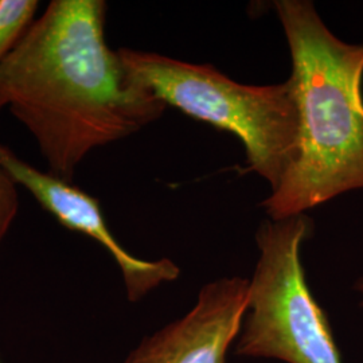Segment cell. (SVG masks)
<instances>
[{"label": "cell", "mask_w": 363, "mask_h": 363, "mask_svg": "<svg viewBox=\"0 0 363 363\" xmlns=\"http://www.w3.org/2000/svg\"><path fill=\"white\" fill-rule=\"evenodd\" d=\"M355 288H357V291H358V292L362 295V301H361V306H363V277L362 279H359V280H358V283H357Z\"/></svg>", "instance_id": "cell-9"}, {"label": "cell", "mask_w": 363, "mask_h": 363, "mask_svg": "<svg viewBox=\"0 0 363 363\" xmlns=\"http://www.w3.org/2000/svg\"><path fill=\"white\" fill-rule=\"evenodd\" d=\"M35 0H0V62L34 21Z\"/></svg>", "instance_id": "cell-7"}, {"label": "cell", "mask_w": 363, "mask_h": 363, "mask_svg": "<svg viewBox=\"0 0 363 363\" xmlns=\"http://www.w3.org/2000/svg\"><path fill=\"white\" fill-rule=\"evenodd\" d=\"M135 84L166 105L237 136L247 169L274 190L298 157V111L291 82L244 85L211 65L183 62L156 52L118 49Z\"/></svg>", "instance_id": "cell-3"}, {"label": "cell", "mask_w": 363, "mask_h": 363, "mask_svg": "<svg viewBox=\"0 0 363 363\" xmlns=\"http://www.w3.org/2000/svg\"><path fill=\"white\" fill-rule=\"evenodd\" d=\"M249 300V280L220 277L201 289L194 307L157 330L124 363H225L240 334Z\"/></svg>", "instance_id": "cell-6"}, {"label": "cell", "mask_w": 363, "mask_h": 363, "mask_svg": "<svg viewBox=\"0 0 363 363\" xmlns=\"http://www.w3.org/2000/svg\"><path fill=\"white\" fill-rule=\"evenodd\" d=\"M312 229L306 214L259 225V261L234 343L237 355L286 363H342L328 319L310 291L301 264V247Z\"/></svg>", "instance_id": "cell-4"}, {"label": "cell", "mask_w": 363, "mask_h": 363, "mask_svg": "<svg viewBox=\"0 0 363 363\" xmlns=\"http://www.w3.org/2000/svg\"><path fill=\"white\" fill-rule=\"evenodd\" d=\"M298 105V157L262 201L283 220L363 190V43L334 35L308 0H277Z\"/></svg>", "instance_id": "cell-2"}, {"label": "cell", "mask_w": 363, "mask_h": 363, "mask_svg": "<svg viewBox=\"0 0 363 363\" xmlns=\"http://www.w3.org/2000/svg\"><path fill=\"white\" fill-rule=\"evenodd\" d=\"M0 163L33 195L39 205L67 229L97 241L116 261L130 301H139L157 286L179 277L178 265L169 259L148 261L132 256L111 233L97 198L72 182L39 171L0 144Z\"/></svg>", "instance_id": "cell-5"}, {"label": "cell", "mask_w": 363, "mask_h": 363, "mask_svg": "<svg viewBox=\"0 0 363 363\" xmlns=\"http://www.w3.org/2000/svg\"><path fill=\"white\" fill-rule=\"evenodd\" d=\"M106 3L54 0L0 62V99L72 182L91 150L156 121L167 105L128 77L105 42Z\"/></svg>", "instance_id": "cell-1"}, {"label": "cell", "mask_w": 363, "mask_h": 363, "mask_svg": "<svg viewBox=\"0 0 363 363\" xmlns=\"http://www.w3.org/2000/svg\"><path fill=\"white\" fill-rule=\"evenodd\" d=\"M0 363H1V361H0Z\"/></svg>", "instance_id": "cell-10"}, {"label": "cell", "mask_w": 363, "mask_h": 363, "mask_svg": "<svg viewBox=\"0 0 363 363\" xmlns=\"http://www.w3.org/2000/svg\"><path fill=\"white\" fill-rule=\"evenodd\" d=\"M3 106L6 105L0 99V109ZM16 186L18 184L13 177L0 163V244L9 232L19 208Z\"/></svg>", "instance_id": "cell-8"}]
</instances>
